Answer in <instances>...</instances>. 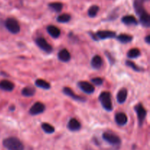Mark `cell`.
Instances as JSON below:
<instances>
[{"mask_svg":"<svg viewBox=\"0 0 150 150\" xmlns=\"http://www.w3.org/2000/svg\"><path fill=\"white\" fill-rule=\"evenodd\" d=\"M3 146L7 150H23V143L16 137H9L3 141Z\"/></svg>","mask_w":150,"mask_h":150,"instance_id":"1","label":"cell"},{"mask_svg":"<svg viewBox=\"0 0 150 150\" xmlns=\"http://www.w3.org/2000/svg\"><path fill=\"white\" fill-rule=\"evenodd\" d=\"M99 100L102 105L103 108L107 111H111L113 110L111 95L108 92H101L99 96Z\"/></svg>","mask_w":150,"mask_h":150,"instance_id":"2","label":"cell"},{"mask_svg":"<svg viewBox=\"0 0 150 150\" xmlns=\"http://www.w3.org/2000/svg\"><path fill=\"white\" fill-rule=\"evenodd\" d=\"M4 25L7 30L13 35H16L20 32V25H19L18 21L13 18H8L4 22Z\"/></svg>","mask_w":150,"mask_h":150,"instance_id":"3","label":"cell"},{"mask_svg":"<svg viewBox=\"0 0 150 150\" xmlns=\"http://www.w3.org/2000/svg\"><path fill=\"white\" fill-rule=\"evenodd\" d=\"M135 111H136V114H137L138 121H139V127H142L144 122L145 119H146V114H147V111H146V108L143 106L141 103L137 104L134 108Z\"/></svg>","mask_w":150,"mask_h":150,"instance_id":"4","label":"cell"},{"mask_svg":"<svg viewBox=\"0 0 150 150\" xmlns=\"http://www.w3.org/2000/svg\"><path fill=\"white\" fill-rule=\"evenodd\" d=\"M103 139L104 141L113 146H117V145H120L121 144V139L117 135L108 133V132H105L103 134Z\"/></svg>","mask_w":150,"mask_h":150,"instance_id":"5","label":"cell"},{"mask_svg":"<svg viewBox=\"0 0 150 150\" xmlns=\"http://www.w3.org/2000/svg\"><path fill=\"white\" fill-rule=\"evenodd\" d=\"M37 45L40 48L42 51H43L44 52L48 53L50 54L53 51V47L47 42L46 40L43 38H38L35 40Z\"/></svg>","mask_w":150,"mask_h":150,"instance_id":"6","label":"cell"},{"mask_svg":"<svg viewBox=\"0 0 150 150\" xmlns=\"http://www.w3.org/2000/svg\"><path fill=\"white\" fill-rule=\"evenodd\" d=\"M96 41L98 40H105V39H111L117 37V33L115 32L110 30H101L98 31L95 34Z\"/></svg>","mask_w":150,"mask_h":150,"instance_id":"7","label":"cell"},{"mask_svg":"<svg viewBox=\"0 0 150 150\" xmlns=\"http://www.w3.org/2000/svg\"><path fill=\"white\" fill-rule=\"evenodd\" d=\"M45 110V106L40 102H37L32 105L29 109V114L32 116H36L43 113Z\"/></svg>","mask_w":150,"mask_h":150,"instance_id":"8","label":"cell"},{"mask_svg":"<svg viewBox=\"0 0 150 150\" xmlns=\"http://www.w3.org/2000/svg\"><path fill=\"white\" fill-rule=\"evenodd\" d=\"M78 86L79 89L84 93L90 95L95 92V87L91 83L88 81H79L78 83Z\"/></svg>","mask_w":150,"mask_h":150,"instance_id":"9","label":"cell"},{"mask_svg":"<svg viewBox=\"0 0 150 150\" xmlns=\"http://www.w3.org/2000/svg\"><path fill=\"white\" fill-rule=\"evenodd\" d=\"M62 92L67 96L70 97V98H72L73 100L76 101H79V102H85L86 99L83 97H81L77 95L76 94H75V92L70 89V87H64L62 89Z\"/></svg>","mask_w":150,"mask_h":150,"instance_id":"10","label":"cell"},{"mask_svg":"<svg viewBox=\"0 0 150 150\" xmlns=\"http://www.w3.org/2000/svg\"><path fill=\"white\" fill-rule=\"evenodd\" d=\"M115 120L116 123L120 126H124L127 123L128 119H127V115L123 112H119L115 115Z\"/></svg>","mask_w":150,"mask_h":150,"instance_id":"11","label":"cell"},{"mask_svg":"<svg viewBox=\"0 0 150 150\" xmlns=\"http://www.w3.org/2000/svg\"><path fill=\"white\" fill-rule=\"evenodd\" d=\"M81 123L79 122L76 118L70 119V120H69L67 125V129H68L69 130H70V131H73V132L79 130L81 129Z\"/></svg>","mask_w":150,"mask_h":150,"instance_id":"12","label":"cell"},{"mask_svg":"<svg viewBox=\"0 0 150 150\" xmlns=\"http://www.w3.org/2000/svg\"><path fill=\"white\" fill-rule=\"evenodd\" d=\"M139 21L141 24L145 28H149L150 26V16L149 13L144 11L142 14L139 15Z\"/></svg>","mask_w":150,"mask_h":150,"instance_id":"13","label":"cell"},{"mask_svg":"<svg viewBox=\"0 0 150 150\" xmlns=\"http://www.w3.org/2000/svg\"><path fill=\"white\" fill-rule=\"evenodd\" d=\"M103 65V59L100 56L95 55L91 60V66L95 70H99Z\"/></svg>","mask_w":150,"mask_h":150,"instance_id":"14","label":"cell"},{"mask_svg":"<svg viewBox=\"0 0 150 150\" xmlns=\"http://www.w3.org/2000/svg\"><path fill=\"white\" fill-rule=\"evenodd\" d=\"M71 56H70V52L67 51L66 48H63V49L60 50L58 53V59L61 62H67L70 60Z\"/></svg>","mask_w":150,"mask_h":150,"instance_id":"15","label":"cell"},{"mask_svg":"<svg viewBox=\"0 0 150 150\" xmlns=\"http://www.w3.org/2000/svg\"><path fill=\"white\" fill-rule=\"evenodd\" d=\"M15 85L13 82L7 80H3L0 82V89L6 92H12L14 89Z\"/></svg>","mask_w":150,"mask_h":150,"instance_id":"16","label":"cell"},{"mask_svg":"<svg viewBox=\"0 0 150 150\" xmlns=\"http://www.w3.org/2000/svg\"><path fill=\"white\" fill-rule=\"evenodd\" d=\"M122 22L127 26H136L138 25L137 19L133 16H125L122 18Z\"/></svg>","mask_w":150,"mask_h":150,"instance_id":"17","label":"cell"},{"mask_svg":"<svg viewBox=\"0 0 150 150\" xmlns=\"http://www.w3.org/2000/svg\"><path fill=\"white\" fill-rule=\"evenodd\" d=\"M47 32L49 34L50 36L52 37L53 38H58L61 35L60 29L54 25H49L47 27Z\"/></svg>","mask_w":150,"mask_h":150,"instance_id":"18","label":"cell"},{"mask_svg":"<svg viewBox=\"0 0 150 150\" xmlns=\"http://www.w3.org/2000/svg\"><path fill=\"white\" fill-rule=\"evenodd\" d=\"M127 98V90L125 88H122L118 92L117 95V102L120 104H123L125 103Z\"/></svg>","mask_w":150,"mask_h":150,"instance_id":"19","label":"cell"},{"mask_svg":"<svg viewBox=\"0 0 150 150\" xmlns=\"http://www.w3.org/2000/svg\"><path fill=\"white\" fill-rule=\"evenodd\" d=\"M117 38L119 42L125 44L131 42L133 39V37L132 35H128V34H120L117 37Z\"/></svg>","mask_w":150,"mask_h":150,"instance_id":"20","label":"cell"},{"mask_svg":"<svg viewBox=\"0 0 150 150\" xmlns=\"http://www.w3.org/2000/svg\"><path fill=\"white\" fill-rule=\"evenodd\" d=\"M133 6H134L135 11H136V14H137L138 16H139V15L142 14V13L146 11V10H145L144 7L143 6V1H142V0H135Z\"/></svg>","mask_w":150,"mask_h":150,"instance_id":"21","label":"cell"},{"mask_svg":"<svg viewBox=\"0 0 150 150\" xmlns=\"http://www.w3.org/2000/svg\"><path fill=\"white\" fill-rule=\"evenodd\" d=\"M35 85L38 87L42 89H45V90L51 89V84L48 81L43 80V79H37L35 81Z\"/></svg>","mask_w":150,"mask_h":150,"instance_id":"22","label":"cell"},{"mask_svg":"<svg viewBox=\"0 0 150 150\" xmlns=\"http://www.w3.org/2000/svg\"><path fill=\"white\" fill-rule=\"evenodd\" d=\"M35 89L32 86H26L21 90V95L24 97H32L35 95Z\"/></svg>","mask_w":150,"mask_h":150,"instance_id":"23","label":"cell"},{"mask_svg":"<svg viewBox=\"0 0 150 150\" xmlns=\"http://www.w3.org/2000/svg\"><path fill=\"white\" fill-rule=\"evenodd\" d=\"M41 127H42V130L45 133H48V134H52L55 132V128L54 126L51 125V124H48L47 122H43L41 125Z\"/></svg>","mask_w":150,"mask_h":150,"instance_id":"24","label":"cell"},{"mask_svg":"<svg viewBox=\"0 0 150 150\" xmlns=\"http://www.w3.org/2000/svg\"><path fill=\"white\" fill-rule=\"evenodd\" d=\"M48 7L53 11L56 12V13H59L62 10L63 4L60 2H52L48 4Z\"/></svg>","mask_w":150,"mask_h":150,"instance_id":"25","label":"cell"},{"mask_svg":"<svg viewBox=\"0 0 150 150\" xmlns=\"http://www.w3.org/2000/svg\"><path fill=\"white\" fill-rule=\"evenodd\" d=\"M141 51L139 48H132L127 52V57L129 59H136L140 57Z\"/></svg>","mask_w":150,"mask_h":150,"instance_id":"26","label":"cell"},{"mask_svg":"<svg viewBox=\"0 0 150 150\" xmlns=\"http://www.w3.org/2000/svg\"><path fill=\"white\" fill-rule=\"evenodd\" d=\"M71 19V16L70 15L67 14V13H64V14H62L60 16H59L57 18V21L59 22V23H65L69 22Z\"/></svg>","mask_w":150,"mask_h":150,"instance_id":"27","label":"cell"},{"mask_svg":"<svg viewBox=\"0 0 150 150\" xmlns=\"http://www.w3.org/2000/svg\"><path fill=\"white\" fill-rule=\"evenodd\" d=\"M99 12V7L97 5H92L88 10V16L90 18H95Z\"/></svg>","mask_w":150,"mask_h":150,"instance_id":"28","label":"cell"},{"mask_svg":"<svg viewBox=\"0 0 150 150\" xmlns=\"http://www.w3.org/2000/svg\"><path fill=\"white\" fill-rule=\"evenodd\" d=\"M125 64L127 66V67H129L130 68H131L132 70H134V71H136V72H141V71H143V69L141 68L140 67H139L138 65H136V63L133 62L132 61H130V60H127V61H125Z\"/></svg>","mask_w":150,"mask_h":150,"instance_id":"29","label":"cell"},{"mask_svg":"<svg viewBox=\"0 0 150 150\" xmlns=\"http://www.w3.org/2000/svg\"><path fill=\"white\" fill-rule=\"evenodd\" d=\"M91 81H92V83L96 85V86H101V85L103 83V80L101 78L99 77L94 78V79H92V80H91Z\"/></svg>","mask_w":150,"mask_h":150,"instance_id":"30","label":"cell"},{"mask_svg":"<svg viewBox=\"0 0 150 150\" xmlns=\"http://www.w3.org/2000/svg\"><path fill=\"white\" fill-rule=\"evenodd\" d=\"M105 55L108 57V59L109 62L111 63V64H114L115 63V59L112 57V55L109 52H105Z\"/></svg>","mask_w":150,"mask_h":150,"instance_id":"31","label":"cell"},{"mask_svg":"<svg viewBox=\"0 0 150 150\" xmlns=\"http://www.w3.org/2000/svg\"><path fill=\"white\" fill-rule=\"evenodd\" d=\"M145 42H146L147 44H150V35H146V37L145 38Z\"/></svg>","mask_w":150,"mask_h":150,"instance_id":"32","label":"cell"},{"mask_svg":"<svg viewBox=\"0 0 150 150\" xmlns=\"http://www.w3.org/2000/svg\"><path fill=\"white\" fill-rule=\"evenodd\" d=\"M14 109H15V107L14 106H12V107H10V110L11 111H13Z\"/></svg>","mask_w":150,"mask_h":150,"instance_id":"33","label":"cell"},{"mask_svg":"<svg viewBox=\"0 0 150 150\" xmlns=\"http://www.w3.org/2000/svg\"><path fill=\"white\" fill-rule=\"evenodd\" d=\"M142 1L144 2V1H149V0H142Z\"/></svg>","mask_w":150,"mask_h":150,"instance_id":"34","label":"cell"}]
</instances>
